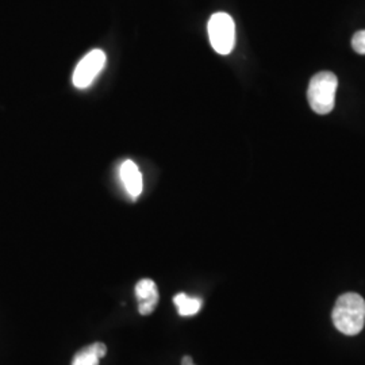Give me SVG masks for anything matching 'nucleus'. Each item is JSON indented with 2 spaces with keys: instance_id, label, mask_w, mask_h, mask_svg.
Wrapping results in <instances>:
<instances>
[{
  "instance_id": "obj_1",
  "label": "nucleus",
  "mask_w": 365,
  "mask_h": 365,
  "mask_svg": "<svg viewBox=\"0 0 365 365\" xmlns=\"http://www.w3.org/2000/svg\"><path fill=\"white\" fill-rule=\"evenodd\" d=\"M333 324L346 336L359 334L365 325V300L361 295L346 292L341 295L331 313Z\"/></svg>"
},
{
  "instance_id": "obj_2",
  "label": "nucleus",
  "mask_w": 365,
  "mask_h": 365,
  "mask_svg": "<svg viewBox=\"0 0 365 365\" xmlns=\"http://www.w3.org/2000/svg\"><path fill=\"white\" fill-rule=\"evenodd\" d=\"M339 87V78L333 72L322 71L317 73L309 84L307 99L309 105L317 114L327 115L333 111L336 102V91Z\"/></svg>"
},
{
  "instance_id": "obj_3",
  "label": "nucleus",
  "mask_w": 365,
  "mask_h": 365,
  "mask_svg": "<svg viewBox=\"0 0 365 365\" xmlns=\"http://www.w3.org/2000/svg\"><path fill=\"white\" fill-rule=\"evenodd\" d=\"M210 43L212 49L220 54H229L235 49V25L233 18L226 13L211 15L209 25Z\"/></svg>"
},
{
  "instance_id": "obj_4",
  "label": "nucleus",
  "mask_w": 365,
  "mask_h": 365,
  "mask_svg": "<svg viewBox=\"0 0 365 365\" xmlns=\"http://www.w3.org/2000/svg\"><path fill=\"white\" fill-rule=\"evenodd\" d=\"M106 53L101 49H93L90 53H87L80 61L78 66L73 72V86L78 90H87L91 87L93 81L102 73L105 69Z\"/></svg>"
},
{
  "instance_id": "obj_5",
  "label": "nucleus",
  "mask_w": 365,
  "mask_h": 365,
  "mask_svg": "<svg viewBox=\"0 0 365 365\" xmlns=\"http://www.w3.org/2000/svg\"><path fill=\"white\" fill-rule=\"evenodd\" d=\"M119 179L131 199H137L143 194V188H144L143 175L138 170V167L135 165V163H133L131 160H126L122 163L119 168Z\"/></svg>"
},
{
  "instance_id": "obj_6",
  "label": "nucleus",
  "mask_w": 365,
  "mask_h": 365,
  "mask_svg": "<svg viewBox=\"0 0 365 365\" xmlns=\"http://www.w3.org/2000/svg\"><path fill=\"white\" fill-rule=\"evenodd\" d=\"M135 297L138 299V310L141 315L153 313L158 304V288L152 279H143L135 286Z\"/></svg>"
},
{
  "instance_id": "obj_7",
  "label": "nucleus",
  "mask_w": 365,
  "mask_h": 365,
  "mask_svg": "<svg viewBox=\"0 0 365 365\" xmlns=\"http://www.w3.org/2000/svg\"><path fill=\"white\" fill-rule=\"evenodd\" d=\"M106 352H107V348L105 344L95 342L76 353L72 365H99V360L105 357Z\"/></svg>"
},
{
  "instance_id": "obj_8",
  "label": "nucleus",
  "mask_w": 365,
  "mask_h": 365,
  "mask_svg": "<svg viewBox=\"0 0 365 365\" xmlns=\"http://www.w3.org/2000/svg\"><path fill=\"white\" fill-rule=\"evenodd\" d=\"M173 303L176 304L179 315L182 317H192L199 313L203 306V302L200 298H192L188 297L187 294H178L173 298Z\"/></svg>"
},
{
  "instance_id": "obj_9",
  "label": "nucleus",
  "mask_w": 365,
  "mask_h": 365,
  "mask_svg": "<svg viewBox=\"0 0 365 365\" xmlns=\"http://www.w3.org/2000/svg\"><path fill=\"white\" fill-rule=\"evenodd\" d=\"M353 51L365 56V30L357 31L352 38Z\"/></svg>"
},
{
  "instance_id": "obj_10",
  "label": "nucleus",
  "mask_w": 365,
  "mask_h": 365,
  "mask_svg": "<svg viewBox=\"0 0 365 365\" xmlns=\"http://www.w3.org/2000/svg\"><path fill=\"white\" fill-rule=\"evenodd\" d=\"M182 365H195V364H194V360H192V357H190V356H185V357H182Z\"/></svg>"
}]
</instances>
